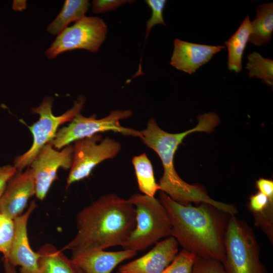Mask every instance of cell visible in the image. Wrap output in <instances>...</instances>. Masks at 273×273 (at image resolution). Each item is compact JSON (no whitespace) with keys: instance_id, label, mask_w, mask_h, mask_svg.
<instances>
[{"instance_id":"1","label":"cell","mask_w":273,"mask_h":273,"mask_svg":"<svg viewBox=\"0 0 273 273\" xmlns=\"http://www.w3.org/2000/svg\"><path fill=\"white\" fill-rule=\"evenodd\" d=\"M135 223V209L128 199L115 194L104 195L78 213L77 234L63 249L74 253L122 246Z\"/></svg>"},{"instance_id":"2","label":"cell","mask_w":273,"mask_h":273,"mask_svg":"<svg viewBox=\"0 0 273 273\" xmlns=\"http://www.w3.org/2000/svg\"><path fill=\"white\" fill-rule=\"evenodd\" d=\"M198 119V124L195 127L182 132L171 133L164 131L154 119H151L146 128L140 131V138L146 145L158 154L161 159L164 172L159 179V185L162 192L183 205H188L190 202L204 203L211 205L227 214H233L236 210L233 204L213 200L201 186L186 183L175 171L174 154L184 138L196 131L210 133L219 122L218 116L213 112L199 115Z\"/></svg>"},{"instance_id":"3","label":"cell","mask_w":273,"mask_h":273,"mask_svg":"<svg viewBox=\"0 0 273 273\" xmlns=\"http://www.w3.org/2000/svg\"><path fill=\"white\" fill-rule=\"evenodd\" d=\"M159 200L171 221V236L183 249L197 256L223 263L228 214L206 203H202L198 206L183 205L163 192L160 194Z\"/></svg>"},{"instance_id":"4","label":"cell","mask_w":273,"mask_h":273,"mask_svg":"<svg viewBox=\"0 0 273 273\" xmlns=\"http://www.w3.org/2000/svg\"><path fill=\"white\" fill-rule=\"evenodd\" d=\"M136 211L135 226L121 246L123 249L143 251L162 238L171 236L172 226L168 214L154 197L135 194L128 199Z\"/></svg>"},{"instance_id":"5","label":"cell","mask_w":273,"mask_h":273,"mask_svg":"<svg viewBox=\"0 0 273 273\" xmlns=\"http://www.w3.org/2000/svg\"><path fill=\"white\" fill-rule=\"evenodd\" d=\"M226 273H267L260 259V248L252 229L230 215L224 235Z\"/></svg>"},{"instance_id":"6","label":"cell","mask_w":273,"mask_h":273,"mask_svg":"<svg viewBox=\"0 0 273 273\" xmlns=\"http://www.w3.org/2000/svg\"><path fill=\"white\" fill-rule=\"evenodd\" d=\"M84 103L85 99L80 96L71 108L61 115L55 116L52 112L53 99L46 97L38 107L31 109V113L38 114L39 119L29 127L33 135L32 146L14 160V166L17 172L22 171L25 168L30 165L41 148L54 139L59 126L63 123L70 122L79 114Z\"/></svg>"},{"instance_id":"7","label":"cell","mask_w":273,"mask_h":273,"mask_svg":"<svg viewBox=\"0 0 273 273\" xmlns=\"http://www.w3.org/2000/svg\"><path fill=\"white\" fill-rule=\"evenodd\" d=\"M131 115L132 112L129 110L113 111L101 119H97L96 115L84 117L79 113L68 125L58 129L54 139L49 143L56 149H61L78 140L108 131L140 138V131L120 124V120Z\"/></svg>"},{"instance_id":"8","label":"cell","mask_w":273,"mask_h":273,"mask_svg":"<svg viewBox=\"0 0 273 273\" xmlns=\"http://www.w3.org/2000/svg\"><path fill=\"white\" fill-rule=\"evenodd\" d=\"M107 31V25L101 18L85 16L59 34L45 55L52 59L62 53L75 49L96 53L105 40Z\"/></svg>"},{"instance_id":"9","label":"cell","mask_w":273,"mask_h":273,"mask_svg":"<svg viewBox=\"0 0 273 273\" xmlns=\"http://www.w3.org/2000/svg\"><path fill=\"white\" fill-rule=\"evenodd\" d=\"M72 163L67 179V187L88 177L99 163L115 157L121 148L114 139H102L99 134L74 142Z\"/></svg>"},{"instance_id":"10","label":"cell","mask_w":273,"mask_h":273,"mask_svg":"<svg viewBox=\"0 0 273 273\" xmlns=\"http://www.w3.org/2000/svg\"><path fill=\"white\" fill-rule=\"evenodd\" d=\"M73 155V146L71 145L58 151L48 143L39 151L30 164L38 199L42 200L46 196L59 168H71Z\"/></svg>"},{"instance_id":"11","label":"cell","mask_w":273,"mask_h":273,"mask_svg":"<svg viewBox=\"0 0 273 273\" xmlns=\"http://www.w3.org/2000/svg\"><path fill=\"white\" fill-rule=\"evenodd\" d=\"M36 206L32 201L26 211L14 219V235L8 258L5 259L14 267L20 266V273H37L38 270L39 254L30 247L27 229L29 217Z\"/></svg>"},{"instance_id":"12","label":"cell","mask_w":273,"mask_h":273,"mask_svg":"<svg viewBox=\"0 0 273 273\" xmlns=\"http://www.w3.org/2000/svg\"><path fill=\"white\" fill-rule=\"evenodd\" d=\"M35 195L30 168L17 172L8 181L0 200V213L14 220L22 214L29 198Z\"/></svg>"},{"instance_id":"13","label":"cell","mask_w":273,"mask_h":273,"mask_svg":"<svg viewBox=\"0 0 273 273\" xmlns=\"http://www.w3.org/2000/svg\"><path fill=\"white\" fill-rule=\"evenodd\" d=\"M178 252V242L172 236L157 242L143 256L121 265L120 273H161Z\"/></svg>"},{"instance_id":"14","label":"cell","mask_w":273,"mask_h":273,"mask_svg":"<svg viewBox=\"0 0 273 273\" xmlns=\"http://www.w3.org/2000/svg\"><path fill=\"white\" fill-rule=\"evenodd\" d=\"M170 64L177 70L192 74L225 48L223 46L198 44L179 39L174 40Z\"/></svg>"},{"instance_id":"15","label":"cell","mask_w":273,"mask_h":273,"mask_svg":"<svg viewBox=\"0 0 273 273\" xmlns=\"http://www.w3.org/2000/svg\"><path fill=\"white\" fill-rule=\"evenodd\" d=\"M136 254V251L131 250H89L72 253L71 259L76 266L85 273H111L119 263Z\"/></svg>"},{"instance_id":"16","label":"cell","mask_w":273,"mask_h":273,"mask_svg":"<svg viewBox=\"0 0 273 273\" xmlns=\"http://www.w3.org/2000/svg\"><path fill=\"white\" fill-rule=\"evenodd\" d=\"M39 254L37 273H77V267L62 251L50 244L43 245Z\"/></svg>"},{"instance_id":"17","label":"cell","mask_w":273,"mask_h":273,"mask_svg":"<svg viewBox=\"0 0 273 273\" xmlns=\"http://www.w3.org/2000/svg\"><path fill=\"white\" fill-rule=\"evenodd\" d=\"M255 19L250 22L251 33L248 42L261 47L271 39L273 32V3L258 6Z\"/></svg>"},{"instance_id":"18","label":"cell","mask_w":273,"mask_h":273,"mask_svg":"<svg viewBox=\"0 0 273 273\" xmlns=\"http://www.w3.org/2000/svg\"><path fill=\"white\" fill-rule=\"evenodd\" d=\"M251 33L249 16L244 19L234 34L224 43L228 51V68L239 73L242 69V60Z\"/></svg>"},{"instance_id":"19","label":"cell","mask_w":273,"mask_h":273,"mask_svg":"<svg viewBox=\"0 0 273 273\" xmlns=\"http://www.w3.org/2000/svg\"><path fill=\"white\" fill-rule=\"evenodd\" d=\"M90 3L87 0H66L56 18L47 28L53 35H58L72 22H77L84 17Z\"/></svg>"},{"instance_id":"20","label":"cell","mask_w":273,"mask_h":273,"mask_svg":"<svg viewBox=\"0 0 273 273\" xmlns=\"http://www.w3.org/2000/svg\"><path fill=\"white\" fill-rule=\"evenodd\" d=\"M139 188L144 195L154 197L160 190L159 184L155 180L152 163L145 153L132 158Z\"/></svg>"},{"instance_id":"21","label":"cell","mask_w":273,"mask_h":273,"mask_svg":"<svg viewBox=\"0 0 273 273\" xmlns=\"http://www.w3.org/2000/svg\"><path fill=\"white\" fill-rule=\"evenodd\" d=\"M246 68L249 71L250 77H255L266 84H273V61L263 57L257 52H252L247 56Z\"/></svg>"},{"instance_id":"22","label":"cell","mask_w":273,"mask_h":273,"mask_svg":"<svg viewBox=\"0 0 273 273\" xmlns=\"http://www.w3.org/2000/svg\"><path fill=\"white\" fill-rule=\"evenodd\" d=\"M197 256L183 249L161 273H192Z\"/></svg>"},{"instance_id":"23","label":"cell","mask_w":273,"mask_h":273,"mask_svg":"<svg viewBox=\"0 0 273 273\" xmlns=\"http://www.w3.org/2000/svg\"><path fill=\"white\" fill-rule=\"evenodd\" d=\"M14 232V220L0 213V250L4 259L8 258Z\"/></svg>"},{"instance_id":"24","label":"cell","mask_w":273,"mask_h":273,"mask_svg":"<svg viewBox=\"0 0 273 273\" xmlns=\"http://www.w3.org/2000/svg\"><path fill=\"white\" fill-rule=\"evenodd\" d=\"M165 0H146L145 2L150 8L152 14L146 23L145 39L152 28L157 24L166 25L163 16V12L166 4Z\"/></svg>"},{"instance_id":"25","label":"cell","mask_w":273,"mask_h":273,"mask_svg":"<svg viewBox=\"0 0 273 273\" xmlns=\"http://www.w3.org/2000/svg\"><path fill=\"white\" fill-rule=\"evenodd\" d=\"M192 273H226V272L220 262L197 256Z\"/></svg>"},{"instance_id":"26","label":"cell","mask_w":273,"mask_h":273,"mask_svg":"<svg viewBox=\"0 0 273 273\" xmlns=\"http://www.w3.org/2000/svg\"><path fill=\"white\" fill-rule=\"evenodd\" d=\"M273 207V202L263 194L258 192L249 197L248 208L253 214H259Z\"/></svg>"},{"instance_id":"27","label":"cell","mask_w":273,"mask_h":273,"mask_svg":"<svg viewBox=\"0 0 273 273\" xmlns=\"http://www.w3.org/2000/svg\"><path fill=\"white\" fill-rule=\"evenodd\" d=\"M128 0H94L92 2L93 11L96 14L103 13L114 10L128 3Z\"/></svg>"},{"instance_id":"28","label":"cell","mask_w":273,"mask_h":273,"mask_svg":"<svg viewBox=\"0 0 273 273\" xmlns=\"http://www.w3.org/2000/svg\"><path fill=\"white\" fill-rule=\"evenodd\" d=\"M16 172L14 165H6L0 167V200L8 181Z\"/></svg>"},{"instance_id":"29","label":"cell","mask_w":273,"mask_h":273,"mask_svg":"<svg viewBox=\"0 0 273 273\" xmlns=\"http://www.w3.org/2000/svg\"><path fill=\"white\" fill-rule=\"evenodd\" d=\"M256 188L258 192L266 196L273 202V181L270 179L259 178L256 181Z\"/></svg>"},{"instance_id":"30","label":"cell","mask_w":273,"mask_h":273,"mask_svg":"<svg viewBox=\"0 0 273 273\" xmlns=\"http://www.w3.org/2000/svg\"><path fill=\"white\" fill-rule=\"evenodd\" d=\"M12 6L15 11H22L26 7V2L25 1H14Z\"/></svg>"},{"instance_id":"31","label":"cell","mask_w":273,"mask_h":273,"mask_svg":"<svg viewBox=\"0 0 273 273\" xmlns=\"http://www.w3.org/2000/svg\"><path fill=\"white\" fill-rule=\"evenodd\" d=\"M4 262V273H17L14 266H12L8 261L5 259H3Z\"/></svg>"},{"instance_id":"32","label":"cell","mask_w":273,"mask_h":273,"mask_svg":"<svg viewBox=\"0 0 273 273\" xmlns=\"http://www.w3.org/2000/svg\"><path fill=\"white\" fill-rule=\"evenodd\" d=\"M77 273H85V272L83 271V270H82L81 269H80V268H79L78 267H77Z\"/></svg>"},{"instance_id":"33","label":"cell","mask_w":273,"mask_h":273,"mask_svg":"<svg viewBox=\"0 0 273 273\" xmlns=\"http://www.w3.org/2000/svg\"><path fill=\"white\" fill-rule=\"evenodd\" d=\"M117 273H120V272L118 271Z\"/></svg>"},{"instance_id":"34","label":"cell","mask_w":273,"mask_h":273,"mask_svg":"<svg viewBox=\"0 0 273 273\" xmlns=\"http://www.w3.org/2000/svg\"><path fill=\"white\" fill-rule=\"evenodd\" d=\"M0 252H1V250H0Z\"/></svg>"}]
</instances>
